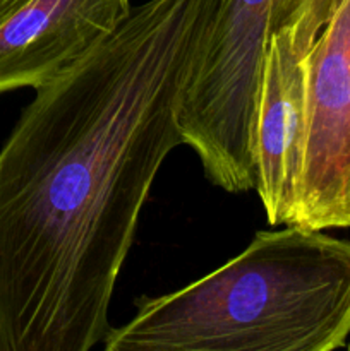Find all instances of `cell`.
Segmentation results:
<instances>
[{"label":"cell","instance_id":"6da1fadb","mask_svg":"<svg viewBox=\"0 0 350 351\" xmlns=\"http://www.w3.org/2000/svg\"><path fill=\"white\" fill-rule=\"evenodd\" d=\"M220 0H148L23 110L0 149V351H89Z\"/></svg>","mask_w":350,"mask_h":351},{"label":"cell","instance_id":"7a4b0ae2","mask_svg":"<svg viewBox=\"0 0 350 351\" xmlns=\"http://www.w3.org/2000/svg\"><path fill=\"white\" fill-rule=\"evenodd\" d=\"M105 351H333L350 338V240L287 225L187 287L136 300Z\"/></svg>","mask_w":350,"mask_h":351},{"label":"cell","instance_id":"3957f363","mask_svg":"<svg viewBox=\"0 0 350 351\" xmlns=\"http://www.w3.org/2000/svg\"><path fill=\"white\" fill-rule=\"evenodd\" d=\"M275 0H220L185 86L178 127L206 178L230 194L254 191V136Z\"/></svg>","mask_w":350,"mask_h":351},{"label":"cell","instance_id":"277c9868","mask_svg":"<svg viewBox=\"0 0 350 351\" xmlns=\"http://www.w3.org/2000/svg\"><path fill=\"white\" fill-rule=\"evenodd\" d=\"M305 55L304 163L294 225L350 228V0H321Z\"/></svg>","mask_w":350,"mask_h":351},{"label":"cell","instance_id":"5b68a950","mask_svg":"<svg viewBox=\"0 0 350 351\" xmlns=\"http://www.w3.org/2000/svg\"><path fill=\"white\" fill-rule=\"evenodd\" d=\"M130 0H19L0 16V93L38 89L129 17Z\"/></svg>","mask_w":350,"mask_h":351},{"label":"cell","instance_id":"8992f818","mask_svg":"<svg viewBox=\"0 0 350 351\" xmlns=\"http://www.w3.org/2000/svg\"><path fill=\"white\" fill-rule=\"evenodd\" d=\"M305 50L290 26L271 31L257 103L256 187L271 226L294 225L304 163Z\"/></svg>","mask_w":350,"mask_h":351},{"label":"cell","instance_id":"52a82bcc","mask_svg":"<svg viewBox=\"0 0 350 351\" xmlns=\"http://www.w3.org/2000/svg\"><path fill=\"white\" fill-rule=\"evenodd\" d=\"M17 2H19V0H0V16H2L5 10H9L12 5H16Z\"/></svg>","mask_w":350,"mask_h":351}]
</instances>
